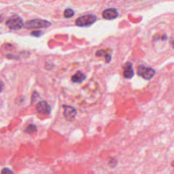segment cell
Here are the masks:
<instances>
[{"label": "cell", "mask_w": 174, "mask_h": 174, "mask_svg": "<svg viewBox=\"0 0 174 174\" xmlns=\"http://www.w3.org/2000/svg\"><path fill=\"white\" fill-rule=\"evenodd\" d=\"M37 111L40 114H48L50 112V106L46 101H40L36 106Z\"/></svg>", "instance_id": "obj_6"}, {"label": "cell", "mask_w": 174, "mask_h": 174, "mask_svg": "<svg viewBox=\"0 0 174 174\" xmlns=\"http://www.w3.org/2000/svg\"><path fill=\"white\" fill-rule=\"evenodd\" d=\"M97 21V17L92 14L82 16L78 18L76 21V25L78 27H86L92 25Z\"/></svg>", "instance_id": "obj_3"}, {"label": "cell", "mask_w": 174, "mask_h": 174, "mask_svg": "<svg viewBox=\"0 0 174 174\" xmlns=\"http://www.w3.org/2000/svg\"><path fill=\"white\" fill-rule=\"evenodd\" d=\"M6 25L12 30H20L23 27V22L21 17L14 15L8 19L6 21Z\"/></svg>", "instance_id": "obj_2"}, {"label": "cell", "mask_w": 174, "mask_h": 174, "mask_svg": "<svg viewBox=\"0 0 174 174\" xmlns=\"http://www.w3.org/2000/svg\"><path fill=\"white\" fill-rule=\"evenodd\" d=\"M51 23L42 19H33L26 22L25 27L28 30H36V29H46L50 27Z\"/></svg>", "instance_id": "obj_1"}, {"label": "cell", "mask_w": 174, "mask_h": 174, "mask_svg": "<svg viewBox=\"0 0 174 174\" xmlns=\"http://www.w3.org/2000/svg\"><path fill=\"white\" fill-rule=\"evenodd\" d=\"M102 16L103 19L106 20H113L117 18L118 16V12L115 8H108L103 12Z\"/></svg>", "instance_id": "obj_7"}, {"label": "cell", "mask_w": 174, "mask_h": 174, "mask_svg": "<svg viewBox=\"0 0 174 174\" xmlns=\"http://www.w3.org/2000/svg\"><path fill=\"white\" fill-rule=\"evenodd\" d=\"M85 79L86 76L81 71H78L71 78V80L75 83H82Z\"/></svg>", "instance_id": "obj_9"}, {"label": "cell", "mask_w": 174, "mask_h": 174, "mask_svg": "<svg viewBox=\"0 0 174 174\" xmlns=\"http://www.w3.org/2000/svg\"><path fill=\"white\" fill-rule=\"evenodd\" d=\"M74 15V11L71 8H68L64 11V16L65 18H71Z\"/></svg>", "instance_id": "obj_11"}, {"label": "cell", "mask_w": 174, "mask_h": 174, "mask_svg": "<svg viewBox=\"0 0 174 174\" xmlns=\"http://www.w3.org/2000/svg\"><path fill=\"white\" fill-rule=\"evenodd\" d=\"M137 73L145 80H150L155 76V71L152 68H148L144 65H140L138 67Z\"/></svg>", "instance_id": "obj_4"}, {"label": "cell", "mask_w": 174, "mask_h": 174, "mask_svg": "<svg viewBox=\"0 0 174 174\" xmlns=\"http://www.w3.org/2000/svg\"><path fill=\"white\" fill-rule=\"evenodd\" d=\"M42 34L41 31H33V32L31 33V35H33V36H36V37H38L40 36V35Z\"/></svg>", "instance_id": "obj_14"}, {"label": "cell", "mask_w": 174, "mask_h": 174, "mask_svg": "<svg viewBox=\"0 0 174 174\" xmlns=\"http://www.w3.org/2000/svg\"><path fill=\"white\" fill-rule=\"evenodd\" d=\"M2 174H14V172L8 168H4L1 172Z\"/></svg>", "instance_id": "obj_12"}, {"label": "cell", "mask_w": 174, "mask_h": 174, "mask_svg": "<svg viewBox=\"0 0 174 174\" xmlns=\"http://www.w3.org/2000/svg\"><path fill=\"white\" fill-rule=\"evenodd\" d=\"M172 45H173V47L174 48V42L172 43Z\"/></svg>", "instance_id": "obj_15"}, {"label": "cell", "mask_w": 174, "mask_h": 174, "mask_svg": "<svg viewBox=\"0 0 174 174\" xmlns=\"http://www.w3.org/2000/svg\"><path fill=\"white\" fill-rule=\"evenodd\" d=\"M117 160H116L115 158L111 159V160H110V161H109V165H110L111 167H112L116 166V165H117Z\"/></svg>", "instance_id": "obj_13"}, {"label": "cell", "mask_w": 174, "mask_h": 174, "mask_svg": "<svg viewBox=\"0 0 174 174\" xmlns=\"http://www.w3.org/2000/svg\"><path fill=\"white\" fill-rule=\"evenodd\" d=\"M37 130V128L34 125V124H30L29 125L27 129H25V132L29 133V134H32V133H35Z\"/></svg>", "instance_id": "obj_10"}, {"label": "cell", "mask_w": 174, "mask_h": 174, "mask_svg": "<svg viewBox=\"0 0 174 174\" xmlns=\"http://www.w3.org/2000/svg\"><path fill=\"white\" fill-rule=\"evenodd\" d=\"M124 76L126 78H131L134 76V71L132 68L131 63L127 62L123 66Z\"/></svg>", "instance_id": "obj_8"}, {"label": "cell", "mask_w": 174, "mask_h": 174, "mask_svg": "<svg viewBox=\"0 0 174 174\" xmlns=\"http://www.w3.org/2000/svg\"><path fill=\"white\" fill-rule=\"evenodd\" d=\"M63 108H64L63 114H64L65 119L68 121L73 120L77 114L76 110L73 108V107L69 106H64Z\"/></svg>", "instance_id": "obj_5"}]
</instances>
